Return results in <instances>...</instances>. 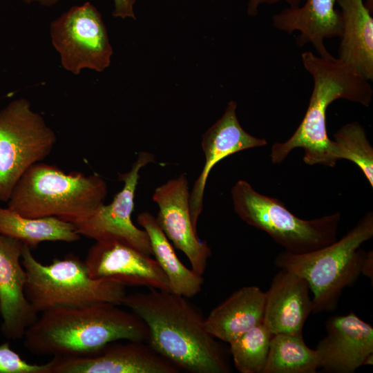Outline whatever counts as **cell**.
Wrapping results in <instances>:
<instances>
[{
  "label": "cell",
  "mask_w": 373,
  "mask_h": 373,
  "mask_svg": "<svg viewBox=\"0 0 373 373\" xmlns=\"http://www.w3.org/2000/svg\"><path fill=\"white\" fill-rule=\"evenodd\" d=\"M187 298L150 288L145 292L126 294L122 305L146 323V342L180 371L229 372L222 347L208 332L205 318Z\"/></svg>",
  "instance_id": "cell-1"
},
{
  "label": "cell",
  "mask_w": 373,
  "mask_h": 373,
  "mask_svg": "<svg viewBox=\"0 0 373 373\" xmlns=\"http://www.w3.org/2000/svg\"><path fill=\"white\" fill-rule=\"evenodd\" d=\"M40 314L23 337L24 347L37 356H91L109 343L149 337L142 318L111 303L59 307Z\"/></svg>",
  "instance_id": "cell-2"
},
{
  "label": "cell",
  "mask_w": 373,
  "mask_h": 373,
  "mask_svg": "<svg viewBox=\"0 0 373 373\" xmlns=\"http://www.w3.org/2000/svg\"><path fill=\"white\" fill-rule=\"evenodd\" d=\"M301 60L313 79L309 104L293 135L284 142L273 144L271 160L274 164H280L292 150L301 148L305 151V164L333 167L338 160L334 142L327 135V108L339 99L368 107L373 89L370 81L336 57L326 59L305 51L301 54Z\"/></svg>",
  "instance_id": "cell-3"
},
{
  "label": "cell",
  "mask_w": 373,
  "mask_h": 373,
  "mask_svg": "<svg viewBox=\"0 0 373 373\" xmlns=\"http://www.w3.org/2000/svg\"><path fill=\"white\" fill-rule=\"evenodd\" d=\"M107 191L105 180L96 173H66L41 162L23 174L6 202L24 217L55 216L76 224L104 203Z\"/></svg>",
  "instance_id": "cell-4"
},
{
  "label": "cell",
  "mask_w": 373,
  "mask_h": 373,
  "mask_svg": "<svg viewBox=\"0 0 373 373\" xmlns=\"http://www.w3.org/2000/svg\"><path fill=\"white\" fill-rule=\"evenodd\" d=\"M373 236V213H365L340 240L304 253L279 254L274 265L304 278L312 292V312L333 311L343 290L362 274L367 251L361 245Z\"/></svg>",
  "instance_id": "cell-5"
},
{
  "label": "cell",
  "mask_w": 373,
  "mask_h": 373,
  "mask_svg": "<svg viewBox=\"0 0 373 373\" xmlns=\"http://www.w3.org/2000/svg\"><path fill=\"white\" fill-rule=\"evenodd\" d=\"M23 245L21 263L27 274L24 293L38 314L59 307H75L100 302L121 305L126 287L104 278H92L84 261L73 254L39 262Z\"/></svg>",
  "instance_id": "cell-6"
},
{
  "label": "cell",
  "mask_w": 373,
  "mask_h": 373,
  "mask_svg": "<svg viewBox=\"0 0 373 373\" xmlns=\"http://www.w3.org/2000/svg\"><path fill=\"white\" fill-rule=\"evenodd\" d=\"M231 194L240 219L268 233L287 252L304 254L337 240L339 212L313 220L299 218L283 202L260 193L242 180L235 183Z\"/></svg>",
  "instance_id": "cell-7"
},
{
  "label": "cell",
  "mask_w": 373,
  "mask_h": 373,
  "mask_svg": "<svg viewBox=\"0 0 373 373\" xmlns=\"http://www.w3.org/2000/svg\"><path fill=\"white\" fill-rule=\"evenodd\" d=\"M56 142L55 131L27 99L0 110V201L8 200L23 174L48 157Z\"/></svg>",
  "instance_id": "cell-8"
},
{
  "label": "cell",
  "mask_w": 373,
  "mask_h": 373,
  "mask_svg": "<svg viewBox=\"0 0 373 373\" xmlns=\"http://www.w3.org/2000/svg\"><path fill=\"white\" fill-rule=\"evenodd\" d=\"M50 37L61 66L73 75L85 69L102 73L111 65L113 50L107 29L101 13L88 1L54 19Z\"/></svg>",
  "instance_id": "cell-9"
},
{
  "label": "cell",
  "mask_w": 373,
  "mask_h": 373,
  "mask_svg": "<svg viewBox=\"0 0 373 373\" xmlns=\"http://www.w3.org/2000/svg\"><path fill=\"white\" fill-rule=\"evenodd\" d=\"M155 156L149 152H140L130 171L119 175L124 186L108 204H102L86 220L76 224L80 236L95 241L117 240L151 256L149 236L144 229L137 227L132 222L134 198L140 170Z\"/></svg>",
  "instance_id": "cell-10"
},
{
  "label": "cell",
  "mask_w": 373,
  "mask_h": 373,
  "mask_svg": "<svg viewBox=\"0 0 373 373\" xmlns=\"http://www.w3.org/2000/svg\"><path fill=\"white\" fill-rule=\"evenodd\" d=\"M153 200L158 207L156 220L169 240L189 259L191 269L203 276L211 250L193 227L186 176L182 173L157 186Z\"/></svg>",
  "instance_id": "cell-11"
},
{
  "label": "cell",
  "mask_w": 373,
  "mask_h": 373,
  "mask_svg": "<svg viewBox=\"0 0 373 373\" xmlns=\"http://www.w3.org/2000/svg\"><path fill=\"white\" fill-rule=\"evenodd\" d=\"M84 262L93 278L170 291L166 276L155 259L119 240L95 241Z\"/></svg>",
  "instance_id": "cell-12"
},
{
  "label": "cell",
  "mask_w": 373,
  "mask_h": 373,
  "mask_svg": "<svg viewBox=\"0 0 373 373\" xmlns=\"http://www.w3.org/2000/svg\"><path fill=\"white\" fill-rule=\"evenodd\" d=\"M108 343L97 354L55 357L53 373H179L180 369L144 341Z\"/></svg>",
  "instance_id": "cell-13"
},
{
  "label": "cell",
  "mask_w": 373,
  "mask_h": 373,
  "mask_svg": "<svg viewBox=\"0 0 373 373\" xmlns=\"http://www.w3.org/2000/svg\"><path fill=\"white\" fill-rule=\"evenodd\" d=\"M237 103L228 102L222 115L202 135L201 146L205 162L190 193L189 207L193 227L197 224L203 209L207 181L213 167L225 157L239 151L260 147L267 142L247 133L240 125L236 113Z\"/></svg>",
  "instance_id": "cell-14"
},
{
  "label": "cell",
  "mask_w": 373,
  "mask_h": 373,
  "mask_svg": "<svg viewBox=\"0 0 373 373\" xmlns=\"http://www.w3.org/2000/svg\"><path fill=\"white\" fill-rule=\"evenodd\" d=\"M23 244L0 233V316L1 331L8 339L23 337L38 313L28 301L24 287L27 274L21 263Z\"/></svg>",
  "instance_id": "cell-15"
},
{
  "label": "cell",
  "mask_w": 373,
  "mask_h": 373,
  "mask_svg": "<svg viewBox=\"0 0 373 373\" xmlns=\"http://www.w3.org/2000/svg\"><path fill=\"white\" fill-rule=\"evenodd\" d=\"M325 327L316 349L324 372L353 373L373 354V327L354 312L329 318Z\"/></svg>",
  "instance_id": "cell-16"
},
{
  "label": "cell",
  "mask_w": 373,
  "mask_h": 373,
  "mask_svg": "<svg viewBox=\"0 0 373 373\" xmlns=\"http://www.w3.org/2000/svg\"><path fill=\"white\" fill-rule=\"evenodd\" d=\"M280 269L265 292L263 323L273 335H303L313 311L308 283L290 271Z\"/></svg>",
  "instance_id": "cell-17"
},
{
  "label": "cell",
  "mask_w": 373,
  "mask_h": 373,
  "mask_svg": "<svg viewBox=\"0 0 373 373\" xmlns=\"http://www.w3.org/2000/svg\"><path fill=\"white\" fill-rule=\"evenodd\" d=\"M336 3V0H306L302 6L288 7L276 13L273 26L289 34L298 32L296 43L299 48L309 44L320 57L333 59L324 42L341 34L342 18Z\"/></svg>",
  "instance_id": "cell-18"
},
{
  "label": "cell",
  "mask_w": 373,
  "mask_h": 373,
  "mask_svg": "<svg viewBox=\"0 0 373 373\" xmlns=\"http://www.w3.org/2000/svg\"><path fill=\"white\" fill-rule=\"evenodd\" d=\"M342 18L338 57L367 81L373 80V18L364 0H336Z\"/></svg>",
  "instance_id": "cell-19"
},
{
  "label": "cell",
  "mask_w": 373,
  "mask_h": 373,
  "mask_svg": "<svg viewBox=\"0 0 373 373\" xmlns=\"http://www.w3.org/2000/svg\"><path fill=\"white\" fill-rule=\"evenodd\" d=\"M265 292L257 286H245L231 294L205 318L208 332L230 343L263 320Z\"/></svg>",
  "instance_id": "cell-20"
},
{
  "label": "cell",
  "mask_w": 373,
  "mask_h": 373,
  "mask_svg": "<svg viewBox=\"0 0 373 373\" xmlns=\"http://www.w3.org/2000/svg\"><path fill=\"white\" fill-rule=\"evenodd\" d=\"M137 221L149 236L152 255L166 276L170 291L188 298L198 294L204 283L202 276L180 261L156 218L144 211L138 215Z\"/></svg>",
  "instance_id": "cell-21"
},
{
  "label": "cell",
  "mask_w": 373,
  "mask_h": 373,
  "mask_svg": "<svg viewBox=\"0 0 373 373\" xmlns=\"http://www.w3.org/2000/svg\"><path fill=\"white\" fill-rule=\"evenodd\" d=\"M0 233L19 240L31 249L45 241L73 242L80 239L75 225L57 217L28 218L0 207Z\"/></svg>",
  "instance_id": "cell-22"
},
{
  "label": "cell",
  "mask_w": 373,
  "mask_h": 373,
  "mask_svg": "<svg viewBox=\"0 0 373 373\" xmlns=\"http://www.w3.org/2000/svg\"><path fill=\"white\" fill-rule=\"evenodd\" d=\"M318 368V353L306 345L303 335L272 336L262 373H314Z\"/></svg>",
  "instance_id": "cell-23"
},
{
  "label": "cell",
  "mask_w": 373,
  "mask_h": 373,
  "mask_svg": "<svg viewBox=\"0 0 373 373\" xmlns=\"http://www.w3.org/2000/svg\"><path fill=\"white\" fill-rule=\"evenodd\" d=\"M272 336L262 321L229 343L236 368L241 373H262Z\"/></svg>",
  "instance_id": "cell-24"
},
{
  "label": "cell",
  "mask_w": 373,
  "mask_h": 373,
  "mask_svg": "<svg viewBox=\"0 0 373 373\" xmlns=\"http://www.w3.org/2000/svg\"><path fill=\"white\" fill-rule=\"evenodd\" d=\"M334 142L338 160L354 163L373 188V148L362 125L358 122L343 125L334 133Z\"/></svg>",
  "instance_id": "cell-25"
},
{
  "label": "cell",
  "mask_w": 373,
  "mask_h": 373,
  "mask_svg": "<svg viewBox=\"0 0 373 373\" xmlns=\"http://www.w3.org/2000/svg\"><path fill=\"white\" fill-rule=\"evenodd\" d=\"M55 358L44 364H32L12 350L8 343L0 345V373H53Z\"/></svg>",
  "instance_id": "cell-26"
},
{
  "label": "cell",
  "mask_w": 373,
  "mask_h": 373,
  "mask_svg": "<svg viewBox=\"0 0 373 373\" xmlns=\"http://www.w3.org/2000/svg\"><path fill=\"white\" fill-rule=\"evenodd\" d=\"M113 17L121 19H136L134 10L136 0H113Z\"/></svg>",
  "instance_id": "cell-27"
},
{
  "label": "cell",
  "mask_w": 373,
  "mask_h": 373,
  "mask_svg": "<svg viewBox=\"0 0 373 373\" xmlns=\"http://www.w3.org/2000/svg\"><path fill=\"white\" fill-rule=\"evenodd\" d=\"M302 0H248L247 4V14L250 17H255L258 14L259 8L262 5H272L278 2H285L289 8H297L301 4Z\"/></svg>",
  "instance_id": "cell-28"
},
{
  "label": "cell",
  "mask_w": 373,
  "mask_h": 373,
  "mask_svg": "<svg viewBox=\"0 0 373 373\" xmlns=\"http://www.w3.org/2000/svg\"><path fill=\"white\" fill-rule=\"evenodd\" d=\"M373 254L372 251L367 252V255L363 263L362 274L371 278L372 281V269H373Z\"/></svg>",
  "instance_id": "cell-29"
},
{
  "label": "cell",
  "mask_w": 373,
  "mask_h": 373,
  "mask_svg": "<svg viewBox=\"0 0 373 373\" xmlns=\"http://www.w3.org/2000/svg\"><path fill=\"white\" fill-rule=\"evenodd\" d=\"M26 3H37L44 6H52L57 3L59 0H22ZM73 1H79V0H73Z\"/></svg>",
  "instance_id": "cell-30"
},
{
  "label": "cell",
  "mask_w": 373,
  "mask_h": 373,
  "mask_svg": "<svg viewBox=\"0 0 373 373\" xmlns=\"http://www.w3.org/2000/svg\"><path fill=\"white\" fill-rule=\"evenodd\" d=\"M372 364H373V354H370L365 359L363 365H370Z\"/></svg>",
  "instance_id": "cell-31"
},
{
  "label": "cell",
  "mask_w": 373,
  "mask_h": 373,
  "mask_svg": "<svg viewBox=\"0 0 373 373\" xmlns=\"http://www.w3.org/2000/svg\"><path fill=\"white\" fill-rule=\"evenodd\" d=\"M364 2L367 8L373 13V0H364Z\"/></svg>",
  "instance_id": "cell-32"
}]
</instances>
